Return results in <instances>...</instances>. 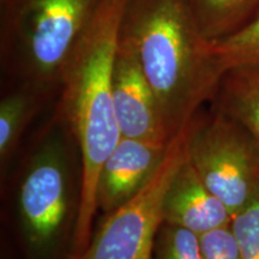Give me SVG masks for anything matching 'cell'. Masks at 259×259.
Instances as JSON below:
<instances>
[{"mask_svg":"<svg viewBox=\"0 0 259 259\" xmlns=\"http://www.w3.org/2000/svg\"><path fill=\"white\" fill-rule=\"evenodd\" d=\"M102 0H0L3 59L23 87H60Z\"/></svg>","mask_w":259,"mask_h":259,"instance_id":"cell-3","label":"cell"},{"mask_svg":"<svg viewBox=\"0 0 259 259\" xmlns=\"http://www.w3.org/2000/svg\"><path fill=\"white\" fill-rule=\"evenodd\" d=\"M169 142L121 138L100 170L97 209L109 213L135 197L163 160Z\"/></svg>","mask_w":259,"mask_h":259,"instance_id":"cell-8","label":"cell"},{"mask_svg":"<svg viewBox=\"0 0 259 259\" xmlns=\"http://www.w3.org/2000/svg\"><path fill=\"white\" fill-rule=\"evenodd\" d=\"M120 37L131 46L171 138L216 96L225 72L185 0H128Z\"/></svg>","mask_w":259,"mask_h":259,"instance_id":"cell-2","label":"cell"},{"mask_svg":"<svg viewBox=\"0 0 259 259\" xmlns=\"http://www.w3.org/2000/svg\"><path fill=\"white\" fill-rule=\"evenodd\" d=\"M231 225L199 235L202 259H240L239 246Z\"/></svg>","mask_w":259,"mask_h":259,"instance_id":"cell-16","label":"cell"},{"mask_svg":"<svg viewBox=\"0 0 259 259\" xmlns=\"http://www.w3.org/2000/svg\"><path fill=\"white\" fill-rule=\"evenodd\" d=\"M113 100L121 138L160 143L170 141L156 97L135 52L120 36L113 65Z\"/></svg>","mask_w":259,"mask_h":259,"instance_id":"cell-7","label":"cell"},{"mask_svg":"<svg viewBox=\"0 0 259 259\" xmlns=\"http://www.w3.org/2000/svg\"><path fill=\"white\" fill-rule=\"evenodd\" d=\"M127 4L128 0H102L61 77L60 113L82 161L72 254L82 252L92 239L100 170L121 139L113 100V65Z\"/></svg>","mask_w":259,"mask_h":259,"instance_id":"cell-1","label":"cell"},{"mask_svg":"<svg viewBox=\"0 0 259 259\" xmlns=\"http://www.w3.org/2000/svg\"><path fill=\"white\" fill-rule=\"evenodd\" d=\"M233 213L203 183L187 156L164 196L163 222L203 234L232 223Z\"/></svg>","mask_w":259,"mask_h":259,"instance_id":"cell-9","label":"cell"},{"mask_svg":"<svg viewBox=\"0 0 259 259\" xmlns=\"http://www.w3.org/2000/svg\"><path fill=\"white\" fill-rule=\"evenodd\" d=\"M44 94L23 87L6 94L0 102V161L4 167L17 148L25 126Z\"/></svg>","mask_w":259,"mask_h":259,"instance_id":"cell-12","label":"cell"},{"mask_svg":"<svg viewBox=\"0 0 259 259\" xmlns=\"http://www.w3.org/2000/svg\"><path fill=\"white\" fill-rule=\"evenodd\" d=\"M203 36L222 40L247 24L259 11V0H185Z\"/></svg>","mask_w":259,"mask_h":259,"instance_id":"cell-11","label":"cell"},{"mask_svg":"<svg viewBox=\"0 0 259 259\" xmlns=\"http://www.w3.org/2000/svg\"><path fill=\"white\" fill-rule=\"evenodd\" d=\"M153 259H202L199 235L163 222L155 241Z\"/></svg>","mask_w":259,"mask_h":259,"instance_id":"cell-14","label":"cell"},{"mask_svg":"<svg viewBox=\"0 0 259 259\" xmlns=\"http://www.w3.org/2000/svg\"><path fill=\"white\" fill-rule=\"evenodd\" d=\"M66 145L52 131L31 155L18 186L19 229L29 259H54L72 234L79 203L74 200Z\"/></svg>","mask_w":259,"mask_h":259,"instance_id":"cell-4","label":"cell"},{"mask_svg":"<svg viewBox=\"0 0 259 259\" xmlns=\"http://www.w3.org/2000/svg\"><path fill=\"white\" fill-rule=\"evenodd\" d=\"M186 156L203 183L233 213L259 191V150L238 122L220 112L191 122Z\"/></svg>","mask_w":259,"mask_h":259,"instance_id":"cell-6","label":"cell"},{"mask_svg":"<svg viewBox=\"0 0 259 259\" xmlns=\"http://www.w3.org/2000/svg\"><path fill=\"white\" fill-rule=\"evenodd\" d=\"M232 229L240 252V259H259V191L233 216Z\"/></svg>","mask_w":259,"mask_h":259,"instance_id":"cell-15","label":"cell"},{"mask_svg":"<svg viewBox=\"0 0 259 259\" xmlns=\"http://www.w3.org/2000/svg\"><path fill=\"white\" fill-rule=\"evenodd\" d=\"M190 125L170 139L163 160L137 194L107 213L87 247L69 259H153L157 233L163 223L164 196L186 157Z\"/></svg>","mask_w":259,"mask_h":259,"instance_id":"cell-5","label":"cell"},{"mask_svg":"<svg viewBox=\"0 0 259 259\" xmlns=\"http://www.w3.org/2000/svg\"><path fill=\"white\" fill-rule=\"evenodd\" d=\"M216 95L219 111L238 122L259 150V66L226 72Z\"/></svg>","mask_w":259,"mask_h":259,"instance_id":"cell-10","label":"cell"},{"mask_svg":"<svg viewBox=\"0 0 259 259\" xmlns=\"http://www.w3.org/2000/svg\"><path fill=\"white\" fill-rule=\"evenodd\" d=\"M211 48L225 74L240 67H258L259 11L247 24L234 34L211 42Z\"/></svg>","mask_w":259,"mask_h":259,"instance_id":"cell-13","label":"cell"}]
</instances>
